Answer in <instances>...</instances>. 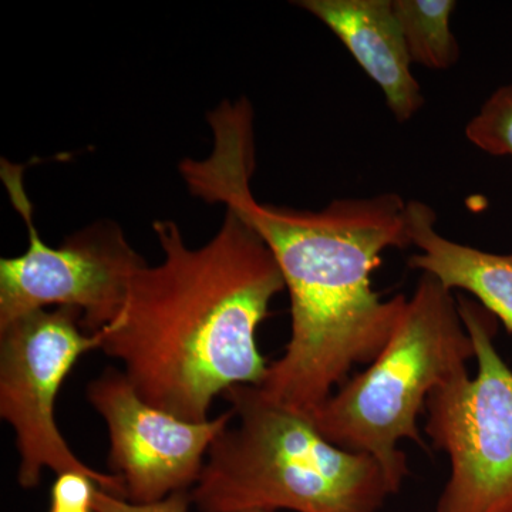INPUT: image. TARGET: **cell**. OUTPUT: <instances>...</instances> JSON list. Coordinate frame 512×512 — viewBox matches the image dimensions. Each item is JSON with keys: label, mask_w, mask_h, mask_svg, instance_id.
<instances>
[{"label": "cell", "mask_w": 512, "mask_h": 512, "mask_svg": "<svg viewBox=\"0 0 512 512\" xmlns=\"http://www.w3.org/2000/svg\"><path fill=\"white\" fill-rule=\"evenodd\" d=\"M207 120L211 153L185 158L178 171L191 195L224 204L274 254L291 299V336L258 387L274 402L311 414L356 366L380 355L402 318L407 298L384 301L373 288V274L386 249L412 247L407 201L387 192L335 200L319 211L261 204L251 191V103L222 101Z\"/></svg>", "instance_id": "obj_1"}, {"label": "cell", "mask_w": 512, "mask_h": 512, "mask_svg": "<svg viewBox=\"0 0 512 512\" xmlns=\"http://www.w3.org/2000/svg\"><path fill=\"white\" fill-rule=\"evenodd\" d=\"M153 229L163 261L140 269L100 350L123 363L144 402L202 423L218 396L264 382L269 362L256 335L284 276L235 212L200 248L185 244L177 222L154 221Z\"/></svg>", "instance_id": "obj_2"}, {"label": "cell", "mask_w": 512, "mask_h": 512, "mask_svg": "<svg viewBox=\"0 0 512 512\" xmlns=\"http://www.w3.org/2000/svg\"><path fill=\"white\" fill-rule=\"evenodd\" d=\"M224 397L235 423L212 443L190 491L198 512H379L397 494L375 458L330 443L308 414L258 386Z\"/></svg>", "instance_id": "obj_3"}, {"label": "cell", "mask_w": 512, "mask_h": 512, "mask_svg": "<svg viewBox=\"0 0 512 512\" xmlns=\"http://www.w3.org/2000/svg\"><path fill=\"white\" fill-rule=\"evenodd\" d=\"M476 359L457 298L423 274L392 338L366 370L350 377L308 414L319 433L343 450L367 454L396 493L410 476L403 440L426 447L419 417L434 390L468 372Z\"/></svg>", "instance_id": "obj_4"}, {"label": "cell", "mask_w": 512, "mask_h": 512, "mask_svg": "<svg viewBox=\"0 0 512 512\" xmlns=\"http://www.w3.org/2000/svg\"><path fill=\"white\" fill-rule=\"evenodd\" d=\"M457 303L477 375L454 377L427 399L424 431L450 463L434 512H512V370L495 348L493 313L466 296Z\"/></svg>", "instance_id": "obj_5"}, {"label": "cell", "mask_w": 512, "mask_h": 512, "mask_svg": "<svg viewBox=\"0 0 512 512\" xmlns=\"http://www.w3.org/2000/svg\"><path fill=\"white\" fill-rule=\"evenodd\" d=\"M23 165L0 161V178L28 229L25 254L0 259V329L50 306L82 312L83 328L94 335L120 318L131 284L147 265L114 221H99L50 247L33 221Z\"/></svg>", "instance_id": "obj_6"}, {"label": "cell", "mask_w": 512, "mask_h": 512, "mask_svg": "<svg viewBox=\"0 0 512 512\" xmlns=\"http://www.w3.org/2000/svg\"><path fill=\"white\" fill-rule=\"evenodd\" d=\"M107 328L86 333L70 306L28 313L0 329V417L15 433L19 485L33 490L43 471L79 473L100 490L126 498L123 478L100 473L76 457L56 423L57 394L80 357L101 349Z\"/></svg>", "instance_id": "obj_7"}, {"label": "cell", "mask_w": 512, "mask_h": 512, "mask_svg": "<svg viewBox=\"0 0 512 512\" xmlns=\"http://www.w3.org/2000/svg\"><path fill=\"white\" fill-rule=\"evenodd\" d=\"M86 397L109 431L111 474L123 478L134 504L191 491L212 443L235 419L232 409L202 423L178 419L144 402L123 370L111 366L87 384Z\"/></svg>", "instance_id": "obj_8"}, {"label": "cell", "mask_w": 512, "mask_h": 512, "mask_svg": "<svg viewBox=\"0 0 512 512\" xmlns=\"http://www.w3.org/2000/svg\"><path fill=\"white\" fill-rule=\"evenodd\" d=\"M295 5L335 33L380 87L394 119L406 123L419 113L424 96L392 0H299Z\"/></svg>", "instance_id": "obj_9"}, {"label": "cell", "mask_w": 512, "mask_h": 512, "mask_svg": "<svg viewBox=\"0 0 512 512\" xmlns=\"http://www.w3.org/2000/svg\"><path fill=\"white\" fill-rule=\"evenodd\" d=\"M436 214L429 205L407 201L412 245L409 266L436 278L447 291L470 292L477 302L512 333V254L501 255L458 244L436 231Z\"/></svg>", "instance_id": "obj_10"}, {"label": "cell", "mask_w": 512, "mask_h": 512, "mask_svg": "<svg viewBox=\"0 0 512 512\" xmlns=\"http://www.w3.org/2000/svg\"><path fill=\"white\" fill-rule=\"evenodd\" d=\"M413 63L433 70L451 69L460 46L451 32L454 0H392Z\"/></svg>", "instance_id": "obj_11"}, {"label": "cell", "mask_w": 512, "mask_h": 512, "mask_svg": "<svg viewBox=\"0 0 512 512\" xmlns=\"http://www.w3.org/2000/svg\"><path fill=\"white\" fill-rule=\"evenodd\" d=\"M466 137L495 157H512V83L498 87L468 121Z\"/></svg>", "instance_id": "obj_12"}, {"label": "cell", "mask_w": 512, "mask_h": 512, "mask_svg": "<svg viewBox=\"0 0 512 512\" xmlns=\"http://www.w3.org/2000/svg\"><path fill=\"white\" fill-rule=\"evenodd\" d=\"M99 488L84 474H59L50 490L49 512H94V495Z\"/></svg>", "instance_id": "obj_13"}, {"label": "cell", "mask_w": 512, "mask_h": 512, "mask_svg": "<svg viewBox=\"0 0 512 512\" xmlns=\"http://www.w3.org/2000/svg\"><path fill=\"white\" fill-rule=\"evenodd\" d=\"M191 505L190 491H180L157 503L134 504L99 488L93 501L94 512H190Z\"/></svg>", "instance_id": "obj_14"}, {"label": "cell", "mask_w": 512, "mask_h": 512, "mask_svg": "<svg viewBox=\"0 0 512 512\" xmlns=\"http://www.w3.org/2000/svg\"><path fill=\"white\" fill-rule=\"evenodd\" d=\"M244 512H275V511H268V510H251V511H244Z\"/></svg>", "instance_id": "obj_15"}]
</instances>
